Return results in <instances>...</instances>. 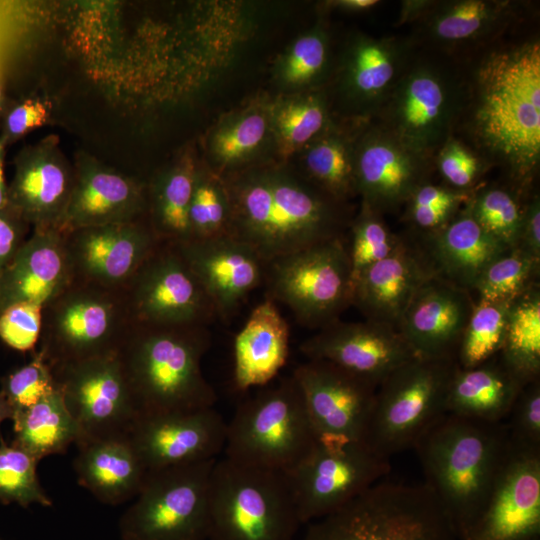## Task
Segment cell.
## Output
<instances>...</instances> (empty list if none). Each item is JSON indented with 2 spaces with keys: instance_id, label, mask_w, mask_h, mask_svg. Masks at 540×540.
Wrapping results in <instances>:
<instances>
[{
  "instance_id": "6da1fadb",
  "label": "cell",
  "mask_w": 540,
  "mask_h": 540,
  "mask_svg": "<svg viewBox=\"0 0 540 540\" xmlns=\"http://www.w3.org/2000/svg\"><path fill=\"white\" fill-rule=\"evenodd\" d=\"M472 57L454 135L528 196L540 164L539 37L500 41Z\"/></svg>"
},
{
  "instance_id": "7a4b0ae2",
  "label": "cell",
  "mask_w": 540,
  "mask_h": 540,
  "mask_svg": "<svg viewBox=\"0 0 540 540\" xmlns=\"http://www.w3.org/2000/svg\"><path fill=\"white\" fill-rule=\"evenodd\" d=\"M231 203V235L266 265L295 251L342 237L343 205L307 178L255 170L225 179Z\"/></svg>"
},
{
  "instance_id": "3957f363",
  "label": "cell",
  "mask_w": 540,
  "mask_h": 540,
  "mask_svg": "<svg viewBox=\"0 0 540 540\" xmlns=\"http://www.w3.org/2000/svg\"><path fill=\"white\" fill-rule=\"evenodd\" d=\"M504 422L490 423L444 413L417 440L426 477L458 540L483 512L509 449Z\"/></svg>"
},
{
  "instance_id": "277c9868",
  "label": "cell",
  "mask_w": 540,
  "mask_h": 540,
  "mask_svg": "<svg viewBox=\"0 0 540 540\" xmlns=\"http://www.w3.org/2000/svg\"><path fill=\"white\" fill-rule=\"evenodd\" d=\"M210 345L206 325L130 322L117 356L138 418L214 407L217 395L201 369Z\"/></svg>"
},
{
  "instance_id": "5b68a950",
  "label": "cell",
  "mask_w": 540,
  "mask_h": 540,
  "mask_svg": "<svg viewBox=\"0 0 540 540\" xmlns=\"http://www.w3.org/2000/svg\"><path fill=\"white\" fill-rule=\"evenodd\" d=\"M464 67L456 58L415 47L372 120L412 149L435 157L455 134L465 102Z\"/></svg>"
},
{
  "instance_id": "8992f818",
  "label": "cell",
  "mask_w": 540,
  "mask_h": 540,
  "mask_svg": "<svg viewBox=\"0 0 540 540\" xmlns=\"http://www.w3.org/2000/svg\"><path fill=\"white\" fill-rule=\"evenodd\" d=\"M299 525L287 473L216 460L208 540H293Z\"/></svg>"
},
{
  "instance_id": "52a82bcc",
  "label": "cell",
  "mask_w": 540,
  "mask_h": 540,
  "mask_svg": "<svg viewBox=\"0 0 540 540\" xmlns=\"http://www.w3.org/2000/svg\"><path fill=\"white\" fill-rule=\"evenodd\" d=\"M301 540H458L424 483L379 481L308 527Z\"/></svg>"
},
{
  "instance_id": "ba28073f",
  "label": "cell",
  "mask_w": 540,
  "mask_h": 540,
  "mask_svg": "<svg viewBox=\"0 0 540 540\" xmlns=\"http://www.w3.org/2000/svg\"><path fill=\"white\" fill-rule=\"evenodd\" d=\"M316 442L301 389L291 375L237 407L227 423L225 457L289 474Z\"/></svg>"
},
{
  "instance_id": "9c48e42d",
  "label": "cell",
  "mask_w": 540,
  "mask_h": 540,
  "mask_svg": "<svg viewBox=\"0 0 540 540\" xmlns=\"http://www.w3.org/2000/svg\"><path fill=\"white\" fill-rule=\"evenodd\" d=\"M454 359L414 357L393 370L377 387L363 442L389 459L413 448L445 413Z\"/></svg>"
},
{
  "instance_id": "30bf717a",
  "label": "cell",
  "mask_w": 540,
  "mask_h": 540,
  "mask_svg": "<svg viewBox=\"0 0 540 540\" xmlns=\"http://www.w3.org/2000/svg\"><path fill=\"white\" fill-rule=\"evenodd\" d=\"M130 322L122 289L72 281L42 306L36 350L50 367L115 353Z\"/></svg>"
},
{
  "instance_id": "8fae6325",
  "label": "cell",
  "mask_w": 540,
  "mask_h": 540,
  "mask_svg": "<svg viewBox=\"0 0 540 540\" xmlns=\"http://www.w3.org/2000/svg\"><path fill=\"white\" fill-rule=\"evenodd\" d=\"M216 460L148 471L119 519L121 540H208L209 483Z\"/></svg>"
},
{
  "instance_id": "7c38bea8",
  "label": "cell",
  "mask_w": 540,
  "mask_h": 540,
  "mask_svg": "<svg viewBox=\"0 0 540 540\" xmlns=\"http://www.w3.org/2000/svg\"><path fill=\"white\" fill-rule=\"evenodd\" d=\"M264 277L268 298L287 306L310 329L338 320L352 305V271L342 237L270 261Z\"/></svg>"
},
{
  "instance_id": "4fadbf2b",
  "label": "cell",
  "mask_w": 540,
  "mask_h": 540,
  "mask_svg": "<svg viewBox=\"0 0 540 540\" xmlns=\"http://www.w3.org/2000/svg\"><path fill=\"white\" fill-rule=\"evenodd\" d=\"M389 459L364 442L317 441L288 476L301 524L322 518L378 483Z\"/></svg>"
},
{
  "instance_id": "5bb4252c",
  "label": "cell",
  "mask_w": 540,
  "mask_h": 540,
  "mask_svg": "<svg viewBox=\"0 0 540 540\" xmlns=\"http://www.w3.org/2000/svg\"><path fill=\"white\" fill-rule=\"evenodd\" d=\"M51 370L78 427L77 446L128 436L139 415L117 352Z\"/></svg>"
},
{
  "instance_id": "9a60e30c",
  "label": "cell",
  "mask_w": 540,
  "mask_h": 540,
  "mask_svg": "<svg viewBox=\"0 0 540 540\" xmlns=\"http://www.w3.org/2000/svg\"><path fill=\"white\" fill-rule=\"evenodd\" d=\"M131 322L208 325L212 305L173 244L161 243L123 287Z\"/></svg>"
},
{
  "instance_id": "2e32d148",
  "label": "cell",
  "mask_w": 540,
  "mask_h": 540,
  "mask_svg": "<svg viewBox=\"0 0 540 540\" xmlns=\"http://www.w3.org/2000/svg\"><path fill=\"white\" fill-rule=\"evenodd\" d=\"M354 138V175L361 202L384 213L404 206L435 169L434 159L409 147L370 121L359 125Z\"/></svg>"
},
{
  "instance_id": "e0dca14e",
  "label": "cell",
  "mask_w": 540,
  "mask_h": 540,
  "mask_svg": "<svg viewBox=\"0 0 540 540\" xmlns=\"http://www.w3.org/2000/svg\"><path fill=\"white\" fill-rule=\"evenodd\" d=\"M527 2L514 0H434L410 37L417 48L455 58L474 55L500 41L528 15Z\"/></svg>"
},
{
  "instance_id": "ac0fdd59",
  "label": "cell",
  "mask_w": 540,
  "mask_h": 540,
  "mask_svg": "<svg viewBox=\"0 0 540 540\" xmlns=\"http://www.w3.org/2000/svg\"><path fill=\"white\" fill-rule=\"evenodd\" d=\"M317 441H362L377 388L323 360H308L292 373Z\"/></svg>"
},
{
  "instance_id": "d6986e66",
  "label": "cell",
  "mask_w": 540,
  "mask_h": 540,
  "mask_svg": "<svg viewBox=\"0 0 540 540\" xmlns=\"http://www.w3.org/2000/svg\"><path fill=\"white\" fill-rule=\"evenodd\" d=\"M73 281L123 289L162 243L146 218L63 233Z\"/></svg>"
},
{
  "instance_id": "ffe728a7",
  "label": "cell",
  "mask_w": 540,
  "mask_h": 540,
  "mask_svg": "<svg viewBox=\"0 0 540 540\" xmlns=\"http://www.w3.org/2000/svg\"><path fill=\"white\" fill-rule=\"evenodd\" d=\"M227 422L214 408L139 417L128 437L147 471L217 459Z\"/></svg>"
},
{
  "instance_id": "44dd1931",
  "label": "cell",
  "mask_w": 540,
  "mask_h": 540,
  "mask_svg": "<svg viewBox=\"0 0 540 540\" xmlns=\"http://www.w3.org/2000/svg\"><path fill=\"white\" fill-rule=\"evenodd\" d=\"M536 537H540V449L510 442L485 508L464 540Z\"/></svg>"
},
{
  "instance_id": "7402d4cb",
  "label": "cell",
  "mask_w": 540,
  "mask_h": 540,
  "mask_svg": "<svg viewBox=\"0 0 540 540\" xmlns=\"http://www.w3.org/2000/svg\"><path fill=\"white\" fill-rule=\"evenodd\" d=\"M308 360H323L376 388L397 367L416 357L401 333L389 325L339 319L300 345Z\"/></svg>"
},
{
  "instance_id": "603a6c76",
  "label": "cell",
  "mask_w": 540,
  "mask_h": 540,
  "mask_svg": "<svg viewBox=\"0 0 540 540\" xmlns=\"http://www.w3.org/2000/svg\"><path fill=\"white\" fill-rule=\"evenodd\" d=\"M14 175L8 184V204L32 228L61 231L74 186V165L49 135L23 147L14 157Z\"/></svg>"
},
{
  "instance_id": "cb8c5ba5",
  "label": "cell",
  "mask_w": 540,
  "mask_h": 540,
  "mask_svg": "<svg viewBox=\"0 0 540 540\" xmlns=\"http://www.w3.org/2000/svg\"><path fill=\"white\" fill-rule=\"evenodd\" d=\"M415 50L410 38L356 35L343 54L338 90L359 125L370 122Z\"/></svg>"
},
{
  "instance_id": "d4e9b609",
  "label": "cell",
  "mask_w": 540,
  "mask_h": 540,
  "mask_svg": "<svg viewBox=\"0 0 540 540\" xmlns=\"http://www.w3.org/2000/svg\"><path fill=\"white\" fill-rule=\"evenodd\" d=\"M74 186L61 232L146 218V182L86 152L77 155Z\"/></svg>"
},
{
  "instance_id": "484cf974",
  "label": "cell",
  "mask_w": 540,
  "mask_h": 540,
  "mask_svg": "<svg viewBox=\"0 0 540 540\" xmlns=\"http://www.w3.org/2000/svg\"><path fill=\"white\" fill-rule=\"evenodd\" d=\"M175 246L222 320L231 318L264 277L259 255L230 234Z\"/></svg>"
},
{
  "instance_id": "4316f807",
  "label": "cell",
  "mask_w": 540,
  "mask_h": 540,
  "mask_svg": "<svg viewBox=\"0 0 540 540\" xmlns=\"http://www.w3.org/2000/svg\"><path fill=\"white\" fill-rule=\"evenodd\" d=\"M474 305L470 291L435 275L416 292L397 330L417 357L455 360Z\"/></svg>"
},
{
  "instance_id": "83f0119b",
  "label": "cell",
  "mask_w": 540,
  "mask_h": 540,
  "mask_svg": "<svg viewBox=\"0 0 540 540\" xmlns=\"http://www.w3.org/2000/svg\"><path fill=\"white\" fill-rule=\"evenodd\" d=\"M72 281L63 233L33 228L0 274V313L23 302L43 306Z\"/></svg>"
},
{
  "instance_id": "f1b7e54d",
  "label": "cell",
  "mask_w": 540,
  "mask_h": 540,
  "mask_svg": "<svg viewBox=\"0 0 540 540\" xmlns=\"http://www.w3.org/2000/svg\"><path fill=\"white\" fill-rule=\"evenodd\" d=\"M435 275L428 258L405 243L357 276L353 283L352 305L366 320L397 329L416 292Z\"/></svg>"
},
{
  "instance_id": "f546056e",
  "label": "cell",
  "mask_w": 540,
  "mask_h": 540,
  "mask_svg": "<svg viewBox=\"0 0 540 540\" xmlns=\"http://www.w3.org/2000/svg\"><path fill=\"white\" fill-rule=\"evenodd\" d=\"M289 326L270 298L256 305L234 339L233 380L237 390L264 386L289 355Z\"/></svg>"
},
{
  "instance_id": "4dcf8cb0",
  "label": "cell",
  "mask_w": 540,
  "mask_h": 540,
  "mask_svg": "<svg viewBox=\"0 0 540 540\" xmlns=\"http://www.w3.org/2000/svg\"><path fill=\"white\" fill-rule=\"evenodd\" d=\"M77 447L73 467L78 483L98 501L117 506L137 496L148 471L128 436Z\"/></svg>"
},
{
  "instance_id": "1f68e13d",
  "label": "cell",
  "mask_w": 540,
  "mask_h": 540,
  "mask_svg": "<svg viewBox=\"0 0 540 540\" xmlns=\"http://www.w3.org/2000/svg\"><path fill=\"white\" fill-rule=\"evenodd\" d=\"M427 237L428 260L436 274L468 291L474 290L484 269L508 250L475 221L466 205L444 228Z\"/></svg>"
},
{
  "instance_id": "d6a6232c",
  "label": "cell",
  "mask_w": 540,
  "mask_h": 540,
  "mask_svg": "<svg viewBox=\"0 0 540 540\" xmlns=\"http://www.w3.org/2000/svg\"><path fill=\"white\" fill-rule=\"evenodd\" d=\"M524 386L498 356L471 368L456 365L445 413L490 423L505 422Z\"/></svg>"
},
{
  "instance_id": "836d02e7",
  "label": "cell",
  "mask_w": 540,
  "mask_h": 540,
  "mask_svg": "<svg viewBox=\"0 0 540 540\" xmlns=\"http://www.w3.org/2000/svg\"><path fill=\"white\" fill-rule=\"evenodd\" d=\"M196 174L191 162L182 161L146 183V219L162 243L177 245L191 239L189 208Z\"/></svg>"
},
{
  "instance_id": "e575fe53",
  "label": "cell",
  "mask_w": 540,
  "mask_h": 540,
  "mask_svg": "<svg viewBox=\"0 0 540 540\" xmlns=\"http://www.w3.org/2000/svg\"><path fill=\"white\" fill-rule=\"evenodd\" d=\"M13 443L37 460L64 454L78 439V427L58 388L13 418Z\"/></svg>"
},
{
  "instance_id": "d590c367",
  "label": "cell",
  "mask_w": 540,
  "mask_h": 540,
  "mask_svg": "<svg viewBox=\"0 0 540 540\" xmlns=\"http://www.w3.org/2000/svg\"><path fill=\"white\" fill-rule=\"evenodd\" d=\"M500 361L525 385L540 376V290L538 283L512 301Z\"/></svg>"
},
{
  "instance_id": "8d00e7d4",
  "label": "cell",
  "mask_w": 540,
  "mask_h": 540,
  "mask_svg": "<svg viewBox=\"0 0 540 540\" xmlns=\"http://www.w3.org/2000/svg\"><path fill=\"white\" fill-rule=\"evenodd\" d=\"M331 127L308 145L304 157L307 179L333 199L344 203L357 195L354 138Z\"/></svg>"
},
{
  "instance_id": "74e56055",
  "label": "cell",
  "mask_w": 540,
  "mask_h": 540,
  "mask_svg": "<svg viewBox=\"0 0 540 540\" xmlns=\"http://www.w3.org/2000/svg\"><path fill=\"white\" fill-rule=\"evenodd\" d=\"M523 196L507 184L479 186L473 191L466 208L489 235L512 249L520 230L526 200L522 199Z\"/></svg>"
},
{
  "instance_id": "f35d334b",
  "label": "cell",
  "mask_w": 540,
  "mask_h": 540,
  "mask_svg": "<svg viewBox=\"0 0 540 540\" xmlns=\"http://www.w3.org/2000/svg\"><path fill=\"white\" fill-rule=\"evenodd\" d=\"M510 304L478 300L461 336L455 362L471 368L497 357L502 349Z\"/></svg>"
},
{
  "instance_id": "ab89813d",
  "label": "cell",
  "mask_w": 540,
  "mask_h": 540,
  "mask_svg": "<svg viewBox=\"0 0 540 540\" xmlns=\"http://www.w3.org/2000/svg\"><path fill=\"white\" fill-rule=\"evenodd\" d=\"M540 260L512 248L493 260L482 272L474 290L478 300L510 304L536 284Z\"/></svg>"
},
{
  "instance_id": "60d3db41",
  "label": "cell",
  "mask_w": 540,
  "mask_h": 540,
  "mask_svg": "<svg viewBox=\"0 0 540 540\" xmlns=\"http://www.w3.org/2000/svg\"><path fill=\"white\" fill-rule=\"evenodd\" d=\"M273 125L285 153L309 145L332 127L322 94H310L280 104L273 113Z\"/></svg>"
},
{
  "instance_id": "b9f144b4",
  "label": "cell",
  "mask_w": 540,
  "mask_h": 540,
  "mask_svg": "<svg viewBox=\"0 0 540 540\" xmlns=\"http://www.w3.org/2000/svg\"><path fill=\"white\" fill-rule=\"evenodd\" d=\"M39 462L20 446L0 437V504L16 503L23 508L53 505L37 475Z\"/></svg>"
},
{
  "instance_id": "7bdbcfd3",
  "label": "cell",
  "mask_w": 540,
  "mask_h": 540,
  "mask_svg": "<svg viewBox=\"0 0 540 540\" xmlns=\"http://www.w3.org/2000/svg\"><path fill=\"white\" fill-rule=\"evenodd\" d=\"M350 229L351 238L347 252L353 283L363 270L389 257L405 244L390 230L383 214L364 202H361Z\"/></svg>"
},
{
  "instance_id": "ee69618b",
  "label": "cell",
  "mask_w": 540,
  "mask_h": 540,
  "mask_svg": "<svg viewBox=\"0 0 540 540\" xmlns=\"http://www.w3.org/2000/svg\"><path fill=\"white\" fill-rule=\"evenodd\" d=\"M473 191L454 189L430 180L418 186L405 206V217L426 236L444 228L468 203Z\"/></svg>"
},
{
  "instance_id": "f6af8a7d",
  "label": "cell",
  "mask_w": 540,
  "mask_h": 540,
  "mask_svg": "<svg viewBox=\"0 0 540 540\" xmlns=\"http://www.w3.org/2000/svg\"><path fill=\"white\" fill-rule=\"evenodd\" d=\"M189 223L191 239H209L230 234L231 203L225 180L197 171L189 208Z\"/></svg>"
},
{
  "instance_id": "bcb514c9",
  "label": "cell",
  "mask_w": 540,
  "mask_h": 540,
  "mask_svg": "<svg viewBox=\"0 0 540 540\" xmlns=\"http://www.w3.org/2000/svg\"><path fill=\"white\" fill-rule=\"evenodd\" d=\"M267 124L263 113L252 111L219 128L211 140L216 162L231 167L244 161L263 142Z\"/></svg>"
},
{
  "instance_id": "7dc6e473",
  "label": "cell",
  "mask_w": 540,
  "mask_h": 540,
  "mask_svg": "<svg viewBox=\"0 0 540 540\" xmlns=\"http://www.w3.org/2000/svg\"><path fill=\"white\" fill-rule=\"evenodd\" d=\"M56 388L51 367L36 350L28 363L1 378L0 392L13 407L16 415L35 405Z\"/></svg>"
},
{
  "instance_id": "c3c4849f",
  "label": "cell",
  "mask_w": 540,
  "mask_h": 540,
  "mask_svg": "<svg viewBox=\"0 0 540 540\" xmlns=\"http://www.w3.org/2000/svg\"><path fill=\"white\" fill-rule=\"evenodd\" d=\"M434 166L445 184L463 191H474L489 163L469 144L456 135L450 136L434 157Z\"/></svg>"
},
{
  "instance_id": "681fc988",
  "label": "cell",
  "mask_w": 540,
  "mask_h": 540,
  "mask_svg": "<svg viewBox=\"0 0 540 540\" xmlns=\"http://www.w3.org/2000/svg\"><path fill=\"white\" fill-rule=\"evenodd\" d=\"M329 66L327 35L320 29L296 40L282 65V77L288 84L302 86L321 79Z\"/></svg>"
},
{
  "instance_id": "f907efd6",
  "label": "cell",
  "mask_w": 540,
  "mask_h": 540,
  "mask_svg": "<svg viewBox=\"0 0 540 540\" xmlns=\"http://www.w3.org/2000/svg\"><path fill=\"white\" fill-rule=\"evenodd\" d=\"M511 443L540 449V380L526 384L505 420Z\"/></svg>"
},
{
  "instance_id": "816d5d0a",
  "label": "cell",
  "mask_w": 540,
  "mask_h": 540,
  "mask_svg": "<svg viewBox=\"0 0 540 540\" xmlns=\"http://www.w3.org/2000/svg\"><path fill=\"white\" fill-rule=\"evenodd\" d=\"M42 306L23 302L0 313V339L20 352H35L41 332Z\"/></svg>"
},
{
  "instance_id": "f5cc1de1",
  "label": "cell",
  "mask_w": 540,
  "mask_h": 540,
  "mask_svg": "<svg viewBox=\"0 0 540 540\" xmlns=\"http://www.w3.org/2000/svg\"><path fill=\"white\" fill-rule=\"evenodd\" d=\"M50 116V106L38 98H25L6 108L1 124L0 141L6 146L43 126Z\"/></svg>"
},
{
  "instance_id": "db71d44e",
  "label": "cell",
  "mask_w": 540,
  "mask_h": 540,
  "mask_svg": "<svg viewBox=\"0 0 540 540\" xmlns=\"http://www.w3.org/2000/svg\"><path fill=\"white\" fill-rule=\"evenodd\" d=\"M30 227L11 205L0 209V274L28 238Z\"/></svg>"
},
{
  "instance_id": "11a10c76",
  "label": "cell",
  "mask_w": 540,
  "mask_h": 540,
  "mask_svg": "<svg viewBox=\"0 0 540 540\" xmlns=\"http://www.w3.org/2000/svg\"><path fill=\"white\" fill-rule=\"evenodd\" d=\"M517 248L540 260V197L536 191L526 198L518 234Z\"/></svg>"
},
{
  "instance_id": "9f6ffc18",
  "label": "cell",
  "mask_w": 540,
  "mask_h": 540,
  "mask_svg": "<svg viewBox=\"0 0 540 540\" xmlns=\"http://www.w3.org/2000/svg\"><path fill=\"white\" fill-rule=\"evenodd\" d=\"M434 0H405L401 1V9L397 25L416 23L433 5Z\"/></svg>"
},
{
  "instance_id": "6f0895ef",
  "label": "cell",
  "mask_w": 540,
  "mask_h": 540,
  "mask_svg": "<svg viewBox=\"0 0 540 540\" xmlns=\"http://www.w3.org/2000/svg\"><path fill=\"white\" fill-rule=\"evenodd\" d=\"M381 3L378 0H340L334 1L331 5L349 12H367Z\"/></svg>"
},
{
  "instance_id": "680465c9",
  "label": "cell",
  "mask_w": 540,
  "mask_h": 540,
  "mask_svg": "<svg viewBox=\"0 0 540 540\" xmlns=\"http://www.w3.org/2000/svg\"><path fill=\"white\" fill-rule=\"evenodd\" d=\"M5 148L6 146L0 141V209L8 205V184L4 170Z\"/></svg>"
},
{
  "instance_id": "91938a15",
  "label": "cell",
  "mask_w": 540,
  "mask_h": 540,
  "mask_svg": "<svg viewBox=\"0 0 540 540\" xmlns=\"http://www.w3.org/2000/svg\"><path fill=\"white\" fill-rule=\"evenodd\" d=\"M15 415L13 407L10 405L6 397L0 392V424L7 419L13 420Z\"/></svg>"
},
{
  "instance_id": "94428289",
  "label": "cell",
  "mask_w": 540,
  "mask_h": 540,
  "mask_svg": "<svg viewBox=\"0 0 540 540\" xmlns=\"http://www.w3.org/2000/svg\"><path fill=\"white\" fill-rule=\"evenodd\" d=\"M6 108L7 107H6V104H5V92H4V87H3L2 80H1V77H0V119H2Z\"/></svg>"
},
{
  "instance_id": "6125c7cd",
  "label": "cell",
  "mask_w": 540,
  "mask_h": 540,
  "mask_svg": "<svg viewBox=\"0 0 540 540\" xmlns=\"http://www.w3.org/2000/svg\"><path fill=\"white\" fill-rule=\"evenodd\" d=\"M531 540H540V537L533 538Z\"/></svg>"
},
{
  "instance_id": "be15d7a7",
  "label": "cell",
  "mask_w": 540,
  "mask_h": 540,
  "mask_svg": "<svg viewBox=\"0 0 540 540\" xmlns=\"http://www.w3.org/2000/svg\"><path fill=\"white\" fill-rule=\"evenodd\" d=\"M0 540H3L2 538H0Z\"/></svg>"
}]
</instances>
